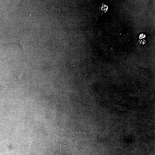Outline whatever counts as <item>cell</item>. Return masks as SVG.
<instances>
[{
  "mask_svg": "<svg viewBox=\"0 0 155 155\" xmlns=\"http://www.w3.org/2000/svg\"><path fill=\"white\" fill-rule=\"evenodd\" d=\"M78 62H76V59H73L70 61L69 63V66L71 68H73L75 67L77 65Z\"/></svg>",
  "mask_w": 155,
  "mask_h": 155,
  "instance_id": "cell-1",
  "label": "cell"
},
{
  "mask_svg": "<svg viewBox=\"0 0 155 155\" xmlns=\"http://www.w3.org/2000/svg\"><path fill=\"white\" fill-rule=\"evenodd\" d=\"M22 75L23 74L22 73L20 75H18V76L16 78L18 80V82H20V81L21 80V79L22 78Z\"/></svg>",
  "mask_w": 155,
  "mask_h": 155,
  "instance_id": "cell-2",
  "label": "cell"
},
{
  "mask_svg": "<svg viewBox=\"0 0 155 155\" xmlns=\"http://www.w3.org/2000/svg\"><path fill=\"white\" fill-rule=\"evenodd\" d=\"M117 108L119 109L120 110L124 111L125 110V108L122 106H117Z\"/></svg>",
  "mask_w": 155,
  "mask_h": 155,
  "instance_id": "cell-3",
  "label": "cell"
}]
</instances>
